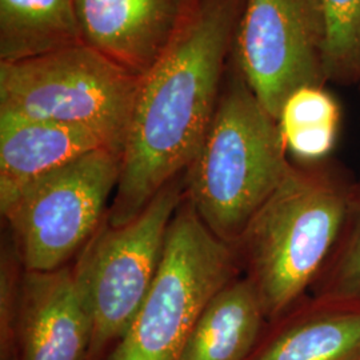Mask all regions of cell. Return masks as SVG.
<instances>
[{
	"mask_svg": "<svg viewBox=\"0 0 360 360\" xmlns=\"http://www.w3.org/2000/svg\"><path fill=\"white\" fill-rule=\"evenodd\" d=\"M245 0H195L141 77L107 223L136 218L193 163L215 115Z\"/></svg>",
	"mask_w": 360,
	"mask_h": 360,
	"instance_id": "obj_1",
	"label": "cell"
},
{
	"mask_svg": "<svg viewBox=\"0 0 360 360\" xmlns=\"http://www.w3.org/2000/svg\"><path fill=\"white\" fill-rule=\"evenodd\" d=\"M355 178L330 158L291 165L235 247L264 316L276 322L319 278L342 231Z\"/></svg>",
	"mask_w": 360,
	"mask_h": 360,
	"instance_id": "obj_2",
	"label": "cell"
},
{
	"mask_svg": "<svg viewBox=\"0 0 360 360\" xmlns=\"http://www.w3.org/2000/svg\"><path fill=\"white\" fill-rule=\"evenodd\" d=\"M276 119L230 59L211 126L186 169V199L207 229L233 248L292 162Z\"/></svg>",
	"mask_w": 360,
	"mask_h": 360,
	"instance_id": "obj_3",
	"label": "cell"
},
{
	"mask_svg": "<svg viewBox=\"0 0 360 360\" xmlns=\"http://www.w3.org/2000/svg\"><path fill=\"white\" fill-rule=\"evenodd\" d=\"M141 77L84 43L0 62V112L98 135L123 154Z\"/></svg>",
	"mask_w": 360,
	"mask_h": 360,
	"instance_id": "obj_4",
	"label": "cell"
},
{
	"mask_svg": "<svg viewBox=\"0 0 360 360\" xmlns=\"http://www.w3.org/2000/svg\"><path fill=\"white\" fill-rule=\"evenodd\" d=\"M236 250L181 202L167 232L154 284L129 331L105 360H179L207 303L239 276Z\"/></svg>",
	"mask_w": 360,
	"mask_h": 360,
	"instance_id": "obj_5",
	"label": "cell"
},
{
	"mask_svg": "<svg viewBox=\"0 0 360 360\" xmlns=\"http://www.w3.org/2000/svg\"><path fill=\"white\" fill-rule=\"evenodd\" d=\"M183 199L175 179L136 218L123 226L105 220L84 245L72 270L92 323L87 360L101 359L129 331L154 284Z\"/></svg>",
	"mask_w": 360,
	"mask_h": 360,
	"instance_id": "obj_6",
	"label": "cell"
},
{
	"mask_svg": "<svg viewBox=\"0 0 360 360\" xmlns=\"http://www.w3.org/2000/svg\"><path fill=\"white\" fill-rule=\"evenodd\" d=\"M122 169V154L99 148L30 183L1 214L25 271L65 267L102 226Z\"/></svg>",
	"mask_w": 360,
	"mask_h": 360,
	"instance_id": "obj_7",
	"label": "cell"
},
{
	"mask_svg": "<svg viewBox=\"0 0 360 360\" xmlns=\"http://www.w3.org/2000/svg\"><path fill=\"white\" fill-rule=\"evenodd\" d=\"M326 55L322 0H245L231 60L274 119L294 91L328 84Z\"/></svg>",
	"mask_w": 360,
	"mask_h": 360,
	"instance_id": "obj_8",
	"label": "cell"
},
{
	"mask_svg": "<svg viewBox=\"0 0 360 360\" xmlns=\"http://www.w3.org/2000/svg\"><path fill=\"white\" fill-rule=\"evenodd\" d=\"M195 0H75L82 43L142 77L166 51Z\"/></svg>",
	"mask_w": 360,
	"mask_h": 360,
	"instance_id": "obj_9",
	"label": "cell"
},
{
	"mask_svg": "<svg viewBox=\"0 0 360 360\" xmlns=\"http://www.w3.org/2000/svg\"><path fill=\"white\" fill-rule=\"evenodd\" d=\"M92 323L74 270L25 271L18 319V360H87Z\"/></svg>",
	"mask_w": 360,
	"mask_h": 360,
	"instance_id": "obj_10",
	"label": "cell"
},
{
	"mask_svg": "<svg viewBox=\"0 0 360 360\" xmlns=\"http://www.w3.org/2000/svg\"><path fill=\"white\" fill-rule=\"evenodd\" d=\"M104 147L87 129L0 112V208L30 183Z\"/></svg>",
	"mask_w": 360,
	"mask_h": 360,
	"instance_id": "obj_11",
	"label": "cell"
},
{
	"mask_svg": "<svg viewBox=\"0 0 360 360\" xmlns=\"http://www.w3.org/2000/svg\"><path fill=\"white\" fill-rule=\"evenodd\" d=\"M276 322L247 360H360V300L312 296Z\"/></svg>",
	"mask_w": 360,
	"mask_h": 360,
	"instance_id": "obj_12",
	"label": "cell"
},
{
	"mask_svg": "<svg viewBox=\"0 0 360 360\" xmlns=\"http://www.w3.org/2000/svg\"><path fill=\"white\" fill-rule=\"evenodd\" d=\"M266 321L255 288L238 276L207 303L179 360H247Z\"/></svg>",
	"mask_w": 360,
	"mask_h": 360,
	"instance_id": "obj_13",
	"label": "cell"
},
{
	"mask_svg": "<svg viewBox=\"0 0 360 360\" xmlns=\"http://www.w3.org/2000/svg\"><path fill=\"white\" fill-rule=\"evenodd\" d=\"M82 43L75 0H0V62Z\"/></svg>",
	"mask_w": 360,
	"mask_h": 360,
	"instance_id": "obj_14",
	"label": "cell"
},
{
	"mask_svg": "<svg viewBox=\"0 0 360 360\" xmlns=\"http://www.w3.org/2000/svg\"><path fill=\"white\" fill-rule=\"evenodd\" d=\"M342 111L327 87L307 86L294 91L278 117L287 151L300 163L321 162L334 150Z\"/></svg>",
	"mask_w": 360,
	"mask_h": 360,
	"instance_id": "obj_15",
	"label": "cell"
},
{
	"mask_svg": "<svg viewBox=\"0 0 360 360\" xmlns=\"http://www.w3.org/2000/svg\"><path fill=\"white\" fill-rule=\"evenodd\" d=\"M311 290L328 300H360V176L352 183L334 251Z\"/></svg>",
	"mask_w": 360,
	"mask_h": 360,
	"instance_id": "obj_16",
	"label": "cell"
},
{
	"mask_svg": "<svg viewBox=\"0 0 360 360\" xmlns=\"http://www.w3.org/2000/svg\"><path fill=\"white\" fill-rule=\"evenodd\" d=\"M327 19L326 72L328 83L360 80V0H322Z\"/></svg>",
	"mask_w": 360,
	"mask_h": 360,
	"instance_id": "obj_17",
	"label": "cell"
},
{
	"mask_svg": "<svg viewBox=\"0 0 360 360\" xmlns=\"http://www.w3.org/2000/svg\"><path fill=\"white\" fill-rule=\"evenodd\" d=\"M15 248L3 247L0 259V360H18V319L20 285Z\"/></svg>",
	"mask_w": 360,
	"mask_h": 360,
	"instance_id": "obj_18",
	"label": "cell"
},
{
	"mask_svg": "<svg viewBox=\"0 0 360 360\" xmlns=\"http://www.w3.org/2000/svg\"><path fill=\"white\" fill-rule=\"evenodd\" d=\"M358 86H359V90H360V80H359V83H358Z\"/></svg>",
	"mask_w": 360,
	"mask_h": 360,
	"instance_id": "obj_19",
	"label": "cell"
}]
</instances>
